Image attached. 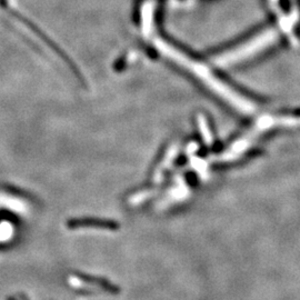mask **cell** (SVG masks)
I'll return each mask as SVG.
<instances>
[{"instance_id": "obj_1", "label": "cell", "mask_w": 300, "mask_h": 300, "mask_svg": "<svg viewBox=\"0 0 300 300\" xmlns=\"http://www.w3.org/2000/svg\"><path fill=\"white\" fill-rule=\"evenodd\" d=\"M154 46H156L159 52H162L164 56L172 59L174 62H177L180 66L188 69L190 72H192L194 76H197L200 80H202L204 84H207L209 88L214 90V92H217L219 96L226 99L234 107H236L244 114L254 112V104L248 102V99L244 98L242 94H238L237 92H234L232 89H230L228 86H226V84H224L218 78L214 77L212 72H210L207 67H204L202 64H199L194 62V60L188 58L186 54H184L180 52L179 50L174 49L172 46H170L169 44L164 42L162 39L156 38L154 40Z\"/></svg>"}, {"instance_id": "obj_2", "label": "cell", "mask_w": 300, "mask_h": 300, "mask_svg": "<svg viewBox=\"0 0 300 300\" xmlns=\"http://www.w3.org/2000/svg\"><path fill=\"white\" fill-rule=\"evenodd\" d=\"M278 38V34L274 29H268L266 32H262L254 39L244 44L242 47L234 49L232 52H228L224 54H222L216 59V62L220 66H226L228 64L239 62L246 57H249L257 52H260L264 48H266L269 44L274 42Z\"/></svg>"}, {"instance_id": "obj_3", "label": "cell", "mask_w": 300, "mask_h": 300, "mask_svg": "<svg viewBox=\"0 0 300 300\" xmlns=\"http://www.w3.org/2000/svg\"><path fill=\"white\" fill-rule=\"evenodd\" d=\"M154 8H156V2H154V0H147V2L144 4L142 9V32L146 34V36H148L152 30Z\"/></svg>"}, {"instance_id": "obj_4", "label": "cell", "mask_w": 300, "mask_h": 300, "mask_svg": "<svg viewBox=\"0 0 300 300\" xmlns=\"http://www.w3.org/2000/svg\"><path fill=\"white\" fill-rule=\"evenodd\" d=\"M208 126L206 124V122H204V120L202 118L200 119V128H202V134H204V137L206 136V140L207 142H209L210 140H212V138H210V134H209V132H208V128H207Z\"/></svg>"}, {"instance_id": "obj_5", "label": "cell", "mask_w": 300, "mask_h": 300, "mask_svg": "<svg viewBox=\"0 0 300 300\" xmlns=\"http://www.w3.org/2000/svg\"><path fill=\"white\" fill-rule=\"evenodd\" d=\"M270 2H272V4H276V6H278L279 0H270Z\"/></svg>"}]
</instances>
